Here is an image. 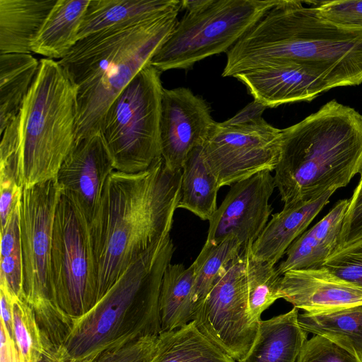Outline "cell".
Returning a JSON list of instances; mask_svg holds the SVG:
<instances>
[{
    "label": "cell",
    "instance_id": "obj_1",
    "mask_svg": "<svg viewBox=\"0 0 362 362\" xmlns=\"http://www.w3.org/2000/svg\"><path fill=\"white\" fill-rule=\"evenodd\" d=\"M182 170L163 158L146 170H114L90 226L97 276V301L139 257L169 238L180 198Z\"/></svg>",
    "mask_w": 362,
    "mask_h": 362
},
{
    "label": "cell",
    "instance_id": "obj_2",
    "mask_svg": "<svg viewBox=\"0 0 362 362\" xmlns=\"http://www.w3.org/2000/svg\"><path fill=\"white\" fill-rule=\"evenodd\" d=\"M280 0L226 53L222 76L284 63L303 65L331 88L362 83V28L336 25L315 5Z\"/></svg>",
    "mask_w": 362,
    "mask_h": 362
},
{
    "label": "cell",
    "instance_id": "obj_3",
    "mask_svg": "<svg viewBox=\"0 0 362 362\" xmlns=\"http://www.w3.org/2000/svg\"><path fill=\"white\" fill-rule=\"evenodd\" d=\"M180 9L88 35L57 61L76 90L75 141L100 132L110 105L150 64L177 23Z\"/></svg>",
    "mask_w": 362,
    "mask_h": 362
},
{
    "label": "cell",
    "instance_id": "obj_4",
    "mask_svg": "<svg viewBox=\"0 0 362 362\" xmlns=\"http://www.w3.org/2000/svg\"><path fill=\"white\" fill-rule=\"evenodd\" d=\"M362 172V115L332 100L282 129L274 182L284 204L346 187Z\"/></svg>",
    "mask_w": 362,
    "mask_h": 362
},
{
    "label": "cell",
    "instance_id": "obj_5",
    "mask_svg": "<svg viewBox=\"0 0 362 362\" xmlns=\"http://www.w3.org/2000/svg\"><path fill=\"white\" fill-rule=\"evenodd\" d=\"M175 247L170 236L133 262L81 317L60 355L79 358L161 332L159 298Z\"/></svg>",
    "mask_w": 362,
    "mask_h": 362
},
{
    "label": "cell",
    "instance_id": "obj_6",
    "mask_svg": "<svg viewBox=\"0 0 362 362\" xmlns=\"http://www.w3.org/2000/svg\"><path fill=\"white\" fill-rule=\"evenodd\" d=\"M18 117V185L54 178L75 143L76 122V90L58 62L40 59Z\"/></svg>",
    "mask_w": 362,
    "mask_h": 362
},
{
    "label": "cell",
    "instance_id": "obj_7",
    "mask_svg": "<svg viewBox=\"0 0 362 362\" xmlns=\"http://www.w3.org/2000/svg\"><path fill=\"white\" fill-rule=\"evenodd\" d=\"M280 0H209L186 11L152 57L160 72L189 69L206 57L228 52Z\"/></svg>",
    "mask_w": 362,
    "mask_h": 362
},
{
    "label": "cell",
    "instance_id": "obj_8",
    "mask_svg": "<svg viewBox=\"0 0 362 362\" xmlns=\"http://www.w3.org/2000/svg\"><path fill=\"white\" fill-rule=\"evenodd\" d=\"M161 73L148 64L110 105L101 134L117 171L147 170L162 157L160 118Z\"/></svg>",
    "mask_w": 362,
    "mask_h": 362
},
{
    "label": "cell",
    "instance_id": "obj_9",
    "mask_svg": "<svg viewBox=\"0 0 362 362\" xmlns=\"http://www.w3.org/2000/svg\"><path fill=\"white\" fill-rule=\"evenodd\" d=\"M61 191L54 178L23 187L19 221L23 264V288L42 335L62 334L69 316L52 300L49 263L53 227Z\"/></svg>",
    "mask_w": 362,
    "mask_h": 362
},
{
    "label": "cell",
    "instance_id": "obj_10",
    "mask_svg": "<svg viewBox=\"0 0 362 362\" xmlns=\"http://www.w3.org/2000/svg\"><path fill=\"white\" fill-rule=\"evenodd\" d=\"M54 303L72 319L97 302V276L90 226L82 212L61 192L56 209L49 263Z\"/></svg>",
    "mask_w": 362,
    "mask_h": 362
},
{
    "label": "cell",
    "instance_id": "obj_11",
    "mask_svg": "<svg viewBox=\"0 0 362 362\" xmlns=\"http://www.w3.org/2000/svg\"><path fill=\"white\" fill-rule=\"evenodd\" d=\"M282 129L264 118L230 124L216 122L202 147L203 159L220 187L232 185L260 172L275 170Z\"/></svg>",
    "mask_w": 362,
    "mask_h": 362
},
{
    "label": "cell",
    "instance_id": "obj_12",
    "mask_svg": "<svg viewBox=\"0 0 362 362\" xmlns=\"http://www.w3.org/2000/svg\"><path fill=\"white\" fill-rule=\"evenodd\" d=\"M193 321L209 340L234 360L239 361L247 354L259 323H252L249 318L243 250L218 278Z\"/></svg>",
    "mask_w": 362,
    "mask_h": 362
},
{
    "label": "cell",
    "instance_id": "obj_13",
    "mask_svg": "<svg viewBox=\"0 0 362 362\" xmlns=\"http://www.w3.org/2000/svg\"><path fill=\"white\" fill-rule=\"evenodd\" d=\"M275 188L270 171L260 172L232 185L209 221L206 242L218 244L229 236H235L243 247L253 243L273 211L269 200Z\"/></svg>",
    "mask_w": 362,
    "mask_h": 362
},
{
    "label": "cell",
    "instance_id": "obj_14",
    "mask_svg": "<svg viewBox=\"0 0 362 362\" xmlns=\"http://www.w3.org/2000/svg\"><path fill=\"white\" fill-rule=\"evenodd\" d=\"M215 124L210 107L202 97L187 88H163L160 138L166 167L182 170L189 153L202 147Z\"/></svg>",
    "mask_w": 362,
    "mask_h": 362
},
{
    "label": "cell",
    "instance_id": "obj_15",
    "mask_svg": "<svg viewBox=\"0 0 362 362\" xmlns=\"http://www.w3.org/2000/svg\"><path fill=\"white\" fill-rule=\"evenodd\" d=\"M115 170L101 132L75 141L55 179L62 194L71 199L89 226L98 210L103 190Z\"/></svg>",
    "mask_w": 362,
    "mask_h": 362
},
{
    "label": "cell",
    "instance_id": "obj_16",
    "mask_svg": "<svg viewBox=\"0 0 362 362\" xmlns=\"http://www.w3.org/2000/svg\"><path fill=\"white\" fill-rule=\"evenodd\" d=\"M279 297L305 312H318L362 304V288L325 267L285 272Z\"/></svg>",
    "mask_w": 362,
    "mask_h": 362
},
{
    "label": "cell",
    "instance_id": "obj_17",
    "mask_svg": "<svg viewBox=\"0 0 362 362\" xmlns=\"http://www.w3.org/2000/svg\"><path fill=\"white\" fill-rule=\"evenodd\" d=\"M247 88L254 100L268 107L298 101H311L331 89L329 85L308 67L284 63L254 69L235 76Z\"/></svg>",
    "mask_w": 362,
    "mask_h": 362
},
{
    "label": "cell",
    "instance_id": "obj_18",
    "mask_svg": "<svg viewBox=\"0 0 362 362\" xmlns=\"http://www.w3.org/2000/svg\"><path fill=\"white\" fill-rule=\"evenodd\" d=\"M336 189L307 201L284 204L279 212L272 215L257 239L251 246L252 256L275 265L289 246L303 234L312 221L329 203Z\"/></svg>",
    "mask_w": 362,
    "mask_h": 362
},
{
    "label": "cell",
    "instance_id": "obj_19",
    "mask_svg": "<svg viewBox=\"0 0 362 362\" xmlns=\"http://www.w3.org/2000/svg\"><path fill=\"white\" fill-rule=\"evenodd\" d=\"M349 202L339 200L325 216L293 241L285 253L286 259L276 267L281 275L290 270L323 267L339 247Z\"/></svg>",
    "mask_w": 362,
    "mask_h": 362
},
{
    "label": "cell",
    "instance_id": "obj_20",
    "mask_svg": "<svg viewBox=\"0 0 362 362\" xmlns=\"http://www.w3.org/2000/svg\"><path fill=\"white\" fill-rule=\"evenodd\" d=\"M298 309L260 320L255 340L238 362H296L308 340L298 322Z\"/></svg>",
    "mask_w": 362,
    "mask_h": 362
},
{
    "label": "cell",
    "instance_id": "obj_21",
    "mask_svg": "<svg viewBox=\"0 0 362 362\" xmlns=\"http://www.w3.org/2000/svg\"><path fill=\"white\" fill-rule=\"evenodd\" d=\"M57 0H0V54H30Z\"/></svg>",
    "mask_w": 362,
    "mask_h": 362
},
{
    "label": "cell",
    "instance_id": "obj_22",
    "mask_svg": "<svg viewBox=\"0 0 362 362\" xmlns=\"http://www.w3.org/2000/svg\"><path fill=\"white\" fill-rule=\"evenodd\" d=\"M179 6L178 0H90L78 40L105 29L150 19Z\"/></svg>",
    "mask_w": 362,
    "mask_h": 362
},
{
    "label": "cell",
    "instance_id": "obj_23",
    "mask_svg": "<svg viewBox=\"0 0 362 362\" xmlns=\"http://www.w3.org/2000/svg\"><path fill=\"white\" fill-rule=\"evenodd\" d=\"M90 0H57L32 42L31 52L45 58L62 59L78 41Z\"/></svg>",
    "mask_w": 362,
    "mask_h": 362
},
{
    "label": "cell",
    "instance_id": "obj_24",
    "mask_svg": "<svg viewBox=\"0 0 362 362\" xmlns=\"http://www.w3.org/2000/svg\"><path fill=\"white\" fill-rule=\"evenodd\" d=\"M300 327L322 337L362 362V304L299 314Z\"/></svg>",
    "mask_w": 362,
    "mask_h": 362
},
{
    "label": "cell",
    "instance_id": "obj_25",
    "mask_svg": "<svg viewBox=\"0 0 362 362\" xmlns=\"http://www.w3.org/2000/svg\"><path fill=\"white\" fill-rule=\"evenodd\" d=\"M39 65L31 54H0V134L18 114Z\"/></svg>",
    "mask_w": 362,
    "mask_h": 362
},
{
    "label": "cell",
    "instance_id": "obj_26",
    "mask_svg": "<svg viewBox=\"0 0 362 362\" xmlns=\"http://www.w3.org/2000/svg\"><path fill=\"white\" fill-rule=\"evenodd\" d=\"M194 265L170 264L160 288L159 310L161 332L183 327L194 319Z\"/></svg>",
    "mask_w": 362,
    "mask_h": 362
},
{
    "label": "cell",
    "instance_id": "obj_27",
    "mask_svg": "<svg viewBox=\"0 0 362 362\" xmlns=\"http://www.w3.org/2000/svg\"><path fill=\"white\" fill-rule=\"evenodd\" d=\"M151 362H235L209 340L194 321L180 328L160 332Z\"/></svg>",
    "mask_w": 362,
    "mask_h": 362
},
{
    "label": "cell",
    "instance_id": "obj_28",
    "mask_svg": "<svg viewBox=\"0 0 362 362\" xmlns=\"http://www.w3.org/2000/svg\"><path fill=\"white\" fill-rule=\"evenodd\" d=\"M220 186L206 165L202 147L194 148L182 169L180 198L177 209L189 211L203 221H209L216 211Z\"/></svg>",
    "mask_w": 362,
    "mask_h": 362
},
{
    "label": "cell",
    "instance_id": "obj_29",
    "mask_svg": "<svg viewBox=\"0 0 362 362\" xmlns=\"http://www.w3.org/2000/svg\"><path fill=\"white\" fill-rule=\"evenodd\" d=\"M243 245L235 236H229L218 244L205 242L194 265L192 303L194 317L214 284L227 266L238 257Z\"/></svg>",
    "mask_w": 362,
    "mask_h": 362
},
{
    "label": "cell",
    "instance_id": "obj_30",
    "mask_svg": "<svg viewBox=\"0 0 362 362\" xmlns=\"http://www.w3.org/2000/svg\"><path fill=\"white\" fill-rule=\"evenodd\" d=\"M252 243L243 248L247 288L248 315L252 323L258 324L261 315L279 297L281 276L275 265L255 259Z\"/></svg>",
    "mask_w": 362,
    "mask_h": 362
},
{
    "label": "cell",
    "instance_id": "obj_31",
    "mask_svg": "<svg viewBox=\"0 0 362 362\" xmlns=\"http://www.w3.org/2000/svg\"><path fill=\"white\" fill-rule=\"evenodd\" d=\"M158 342V335L145 337L79 358L45 354L40 362H151Z\"/></svg>",
    "mask_w": 362,
    "mask_h": 362
},
{
    "label": "cell",
    "instance_id": "obj_32",
    "mask_svg": "<svg viewBox=\"0 0 362 362\" xmlns=\"http://www.w3.org/2000/svg\"><path fill=\"white\" fill-rule=\"evenodd\" d=\"M13 320L15 344L23 362H40L45 353L42 338L25 297L13 296Z\"/></svg>",
    "mask_w": 362,
    "mask_h": 362
},
{
    "label": "cell",
    "instance_id": "obj_33",
    "mask_svg": "<svg viewBox=\"0 0 362 362\" xmlns=\"http://www.w3.org/2000/svg\"><path fill=\"white\" fill-rule=\"evenodd\" d=\"M323 267L338 277L362 288V236L337 247Z\"/></svg>",
    "mask_w": 362,
    "mask_h": 362
},
{
    "label": "cell",
    "instance_id": "obj_34",
    "mask_svg": "<svg viewBox=\"0 0 362 362\" xmlns=\"http://www.w3.org/2000/svg\"><path fill=\"white\" fill-rule=\"evenodd\" d=\"M325 20L338 26L362 28V0L313 1Z\"/></svg>",
    "mask_w": 362,
    "mask_h": 362
},
{
    "label": "cell",
    "instance_id": "obj_35",
    "mask_svg": "<svg viewBox=\"0 0 362 362\" xmlns=\"http://www.w3.org/2000/svg\"><path fill=\"white\" fill-rule=\"evenodd\" d=\"M296 362H360L329 340L314 335L304 344Z\"/></svg>",
    "mask_w": 362,
    "mask_h": 362
},
{
    "label": "cell",
    "instance_id": "obj_36",
    "mask_svg": "<svg viewBox=\"0 0 362 362\" xmlns=\"http://www.w3.org/2000/svg\"><path fill=\"white\" fill-rule=\"evenodd\" d=\"M349 201L343 222L339 247L362 236V180H360Z\"/></svg>",
    "mask_w": 362,
    "mask_h": 362
},
{
    "label": "cell",
    "instance_id": "obj_37",
    "mask_svg": "<svg viewBox=\"0 0 362 362\" xmlns=\"http://www.w3.org/2000/svg\"><path fill=\"white\" fill-rule=\"evenodd\" d=\"M0 284L5 285L13 295L19 298L25 297L21 250L0 258Z\"/></svg>",
    "mask_w": 362,
    "mask_h": 362
},
{
    "label": "cell",
    "instance_id": "obj_38",
    "mask_svg": "<svg viewBox=\"0 0 362 362\" xmlns=\"http://www.w3.org/2000/svg\"><path fill=\"white\" fill-rule=\"evenodd\" d=\"M18 250H21L19 204L9 216L4 228L1 229L0 258L7 257Z\"/></svg>",
    "mask_w": 362,
    "mask_h": 362
},
{
    "label": "cell",
    "instance_id": "obj_39",
    "mask_svg": "<svg viewBox=\"0 0 362 362\" xmlns=\"http://www.w3.org/2000/svg\"><path fill=\"white\" fill-rule=\"evenodd\" d=\"M23 187L11 180H0L1 229L6 226L9 216L20 202Z\"/></svg>",
    "mask_w": 362,
    "mask_h": 362
},
{
    "label": "cell",
    "instance_id": "obj_40",
    "mask_svg": "<svg viewBox=\"0 0 362 362\" xmlns=\"http://www.w3.org/2000/svg\"><path fill=\"white\" fill-rule=\"evenodd\" d=\"M1 323L4 326L11 338L15 341L13 320V295L8 288L0 284Z\"/></svg>",
    "mask_w": 362,
    "mask_h": 362
},
{
    "label": "cell",
    "instance_id": "obj_41",
    "mask_svg": "<svg viewBox=\"0 0 362 362\" xmlns=\"http://www.w3.org/2000/svg\"><path fill=\"white\" fill-rule=\"evenodd\" d=\"M267 108V107L265 105L254 100L235 116L225 122L230 124H240L257 122L263 119L262 114Z\"/></svg>",
    "mask_w": 362,
    "mask_h": 362
},
{
    "label": "cell",
    "instance_id": "obj_42",
    "mask_svg": "<svg viewBox=\"0 0 362 362\" xmlns=\"http://www.w3.org/2000/svg\"><path fill=\"white\" fill-rule=\"evenodd\" d=\"M0 362H16L18 349L4 326L0 327Z\"/></svg>",
    "mask_w": 362,
    "mask_h": 362
},
{
    "label": "cell",
    "instance_id": "obj_43",
    "mask_svg": "<svg viewBox=\"0 0 362 362\" xmlns=\"http://www.w3.org/2000/svg\"><path fill=\"white\" fill-rule=\"evenodd\" d=\"M209 0H184L181 1V9L184 8L186 11H193L198 10L209 3Z\"/></svg>",
    "mask_w": 362,
    "mask_h": 362
},
{
    "label": "cell",
    "instance_id": "obj_44",
    "mask_svg": "<svg viewBox=\"0 0 362 362\" xmlns=\"http://www.w3.org/2000/svg\"><path fill=\"white\" fill-rule=\"evenodd\" d=\"M16 362H23V359L21 358V356L18 351L17 356H16Z\"/></svg>",
    "mask_w": 362,
    "mask_h": 362
},
{
    "label": "cell",
    "instance_id": "obj_45",
    "mask_svg": "<svg viewBox=\"0 0 362 362\" xmlns=\"http://www.w3.org/2000/svg\"><path fill=\"white\" fill-rule=\"evenodd\" d=\"M360 180H362V172L361 173V179H360Z\"/></svg>",
    "mask_w": 362,
    "mask_h": 362
}]
</instances>
